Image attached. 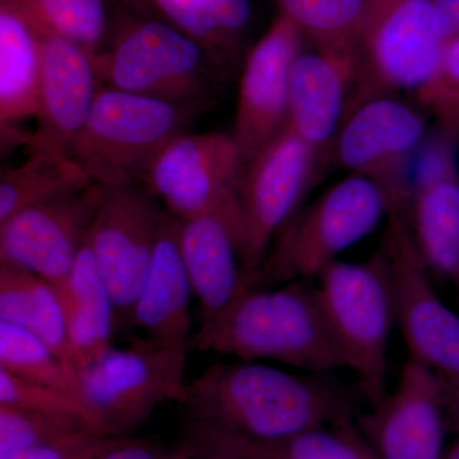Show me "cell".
I'll return each instance as SVG.
<instances>
[{"label": "cell", "instance_id": "obj_18", "mask_svg": "<svg viewBox=\"0 0 459 459\" xmlns=\"http://www.w3.org/2000/svg\"><path fill=\"white\" fill-rule=\"evenodd\" d=\"M356 50L301 51L290 78L289 122L316 156L333 146L355 86Z\"/></svg>", "mask_w": 459, "mask_h": 459}, {"label": "cell", "instance_id": "obj_23", "mask_svg": "<svg viewBox=\"0 0 459 459\" xmlns=\"http://www.w3.org/2000/svg\"><path fill=\"white\" fill-rule=\"evenodd\" d=\"M0 320L40 338L80 376L82 365L69 333L65 309L48 281L25 268L0 262Z\"/></svg>", "mask_w": 459, "mask_h": 459}, {"label": "cell", "instance_id": "obj_2", "mask_svg": "<svg viewBox=\"0 0 459 459\" xmlns=\"http://www.w3.org/2000/svg\"><path fill=\"white\" fill-rule=\"evenodd\" d=\"M190 347L316 376L346 369L313 281L243 290L212 322L201 325Z\"/></svg>", "mask_w": 459, "mask_h": 459}, {"label": "cell", "instance_id": "obj_8", "mask_svg": "<svg viewBox=\"0 0 459 459\" xmlns=\"http://www.w3.org/2000/svg\"><path fill=\"white\" fill-rule=\"evenodd\" d=\"M385 253L394 277L397 325L409 359L459 389V316L443 303L413 240L407 210L388 214Z\"/></svg>", "mask_w": 459, "mask_h": 459}, {"label": "cell", "instance_id": "obj_19", "mask_svg": "<svg viewBox=\"0 0 459 459\" xmlns=\"http://www.w3.org/2000/svg\"><path fill=\"white\" fill-rule=\"evenodd\" d=\"M241 222L238 214L214 213L180 220L181 256L208 325L232 303L243 286Z\"/></svg>", "mask_w": 459, "mask_h": 459}, {"label": "cell", "instance_id": "obj_10", "mask_svg": "<svg viewBox=\"0 0 459 459\" xmlns=\"http://www.w3.org/2000/svg\"><path fill=\"white\" fill-rule=\"evenodd\" d=\"M243 172V157L232 134L181 133L156 156L142 184L179 220L214 213L240 217Z\"/></svg>", "mask_w": 459, "mask_h": 459}, {"label": "cell", "instance_id": "obj_6", "mask_svg": "<svg viewBox=\"0 0 459 459\" xmlns=\"http://www.w3.org/2000/svg\"><path fill=\"white\" fill-rule=\"evenodd\" d=\"M190 346L135 341L111 347L80 374V397L96 433L124 437L165 402L183 403Z\"/></svg>", "mask_w": 459, "mask_h": 459}, {"label": "cell", "instance_id": "obj_20", "mask_svg": "<svg viewBox=\"0 0 459 459\" xmlns=\"http://www.w3.org/2000/svg\"><path fill=\"white\" fill-rule=\"evenodd\" d=\"M180 220L165 210L132 319L148 338L190 346L192 285L179 246Z\"/></svg>", "mask_w": 459, "mask_h": 459}, {"label": "cell", "instance_id": "obj_5", "mask_svg": "<svg viewBox=\"0 0 459 459\" xmlns=\"http://www.w3.org/2000/svg\"><path fill=\"white\" fill-rule=\"evenodd\" d=\"M320 304L342 352L371 404L386 394L388 351L397 323L391 265L385 250L368 261H337L316 279Z\"/></svg>", "mask_w": 459, "mask_h": 459}, {"label": "cell", "instance_id": "obj_38", "mask_svg": "<svg viewBox=\"0 0 459 459\" xmlns=\"http://www.w3.org/2000/svg\"><path fill=\"white\" fill-rule=\"evenodd\" d=\"M446 415L448 422L457 430V439L449 446L448 451L444 453L443 459H459V389L446 388Z\"/></svg>", "mask_w": 459, "mask_h": 459}, {"label": "cell", "instance_id": "obj_22", "mask_svg": "<svg viewBox=\"0 0 459 459\" xmlns=\"http://www.w3.org/2000/svg\"><path fill=\"white\" fill-rule=\"evenodd\" d=\"M411 231L428 271L455 279L459 262V183L442 160L421 174L409 202Z\"/></svg>", "mask_w": 459, "mask_h": 459}, {"label": "cell", "instance_id": "obj_17", "mask_svg": "<svg viewBox=\"0 0 459 459\" xmlns=\"http://www.w3.org/2000/svg\"><path fill=\"white\" fill-rule=\"evenodd\" d=\"M38 128L26 146L66 151L89 117L100 82L93 56L51 35H40Z\"/></svg>", "mask_w": 459, "mask_h": 459}, {"label": "cell", "instance_id": "obj_32", "mask_svg": "<svg viewBox=\"0 0 459 459\" xmlns=\"http://www.w3.org/2000/svg\"><path fill=\"white\" fill-rule=\"evenodd\" d=\"M282 446L289 459H377L351 419L307 431Z\"/></svg>", "mask_w": 459, "mask_h": 459}, {"label": "cell", "instance_id": "obj_31", "mask_svg": "<svg viewBox=\"0 0 459 459\" xmlns=\"http://www.w3.org/2000/svg\"><path fill=\"white\" fill-rule=\"evenodd\" d=\"M0 404L81 420L95 431L89 410L80 395L27 382L3 369H0Z\"/></svg>", "mask_w": 459, "mask_h": 459}, {"label": "cell", "instance_id": "obj_4", "mask_svg": "<svg viewBox=\"0 0 459 459\" xmlns=\"http://www.w3.org/2000/svg\"><path fill=\"white\" fill-rule=\"evenodd\" d=\"M389 212L391 201L379 183L350 175L290 221L261 267L243 280L240 291L316 280L341 253L370 235Z\"/></svg>", "mask_w": 459, "mask_h": 459}, {"label": "cell", "instance_id": "obj_28", "mask_svg": "<svg viewBox=\"0 0 459 459\" xmlns=\"http://www.w3.org/2000/svg\"><path fill=\"white\" fill-rule=\"evenodd\" d=\"M0 369L36 385L80 395V376L44 341L0 320Z\"/></svg>", "mask_w": 459, "mask_h": 459}, {"label": "cell", "instance_id": "obj_33", "mask_svg": "<svg viewBox=\"0 0 459 459\" xmlns=\"http://www.w3.org/2000/svg\"><path fill=\"white\" fill-rule=\"evenodd\" d=\"M183 451L192 459H289L282 444L253 442L192 422Z\"/></svg>", "mask_w": 459, "mask_h": 459}, {"label": "cell", "instance_id": "obj_12", "mask_svg": "<svg viewBox=\"0 0 459 459\" xmlns=\"http://www.w3.org/2000/svg\"><path fill=\"white\" fill-rule=\"evenodd\" d=\"M424 132L418 108L394 96H377L346 114L332 147L342 168L385 188L391 211L407 210L411 190L404 170Z\"/></svg>", "mask_w": 459, "mask_h": 459}, {"label": "cell", "instance_id": "obj_16", "mask_svg": "<svg viewBox=\"0 0 459 459\" xmlns=\"http://www.w3.org/2000/svg\"><path fill=\"white\" fill-rule=\"evenodd\" d=\"M301 35L294 21L282 13L247 56L232 133L244 168L289 122L290 78L301 53Z\"/></svg>", "mask_w": 459, "mask_h": 459}, {"label": "cell", "instance_id": "obj_37", "mask_svg": "<svg viewBox=\"0 0 459 459\" xmlns=\"http://www.w3.org/2000/svg\"><path fill=\"white\" fill-rule=\"evenodd\" d=\"M152 444L122 439L101 459H168Z\"/></svg>", "mask_w": 459, "mask_h": 459}, {"label": "cell", "instance_id": "obj_3", "mask_svg": "<svg viewBox=\"0 0 459 459\" xmlns=\"http://www.w3.org/2000/svg\"><path fill=\"white\" fill-rule=\"evenodd\" d=\"M197 104L100 89L66 152L104 188L141 184L169 142L186 133Z\"/></svg>", "mask_w": 459, "mask_h": 459}, {"label": "cell", "instance_id": "obj_21", "mask_svg": "<svg viewBox=\"0 0 459 459\" xmlns=\"http://www.w3.org/2000/svg\"><path fill=\"white\" fill-rule=\"evenodd\" d=\"M41 77L40 35L0 3V131L3 143H23L21 124L36 119Z\"/></svg>", "mask_w": 459, "mask_h": 459}, {"label": "cell", "instance_id": "obj_35", "mask_svg": "<svg viewBox=\"0 0 459 459\" xmlns=\"http://www.w3.org/2000/svg\"><path fill=\"white\" fill-rule=\"evenodd\" d=\"M455 92H459V36L446 42L437 72L415 96L427 107L437 108Z\"/></svg>", "mask_w": 459, "mask_h": 459}, {"label": "cell", "instance_id": "obj_14", "mask_svg": "<svg viewBox=\"0 0 459 459\" xmlns=\"http://www.w3.org/2000/svg\"><path fill=\"white\" fill-rule=\"evenodd\" d=\"M104 193V186L93 183L0 223V262L33 272L54 290L63 289Z\"/></svg>", "mask_w": 459, "mask_h": 459}, {"label": "cell", "instance_id": "obj_30", "mask_svg": "<svg viewBox=\"0 0 459 459\" xmlns=\"http://www.w3.org/2000/svg\"><path fill=\"white\" fill-rule=\"evenodd\" d=\"M82 430L93 431L81 420L0 404V455L27 451Z\"/></svg>", "mask_w": 459, "mask_h": 459}, {"label": "cell", "instance_id": "obj_13", "mask_svg": "<svg viewBox=\"0 0 459 459\" xmlns=\"http://www.w3.org/2000/svg\"><path fill=\"white\" fill-rule=\"evenodd\" d=\"M165 210L142 184L105 188L89 238L115 307L132 318Z\"/></svg>", "mask_w": 459, "mask_h": 459}, {"label": "cell", "instance_id": "obj_27", "mask_svg": "<svg viewBox=\"0 0 459 459\" xmlns=\"http://www.w3.org/2000/svg\"><path fill=\"white\" fill-rule=\"evenodd\" d=\"M377 0H279L283 14L318 48L356 50Z\"/></svg>", "mask_w": 459, "mask_h": 459}, {"label": "cell", "instance_id": "obj_39", "mask_svg": "<svg viewBox=\"0 0 459 459\" xmlns=\"http://www.w3.org/2000/svg\"><path fill=\"white\" fill-rule=\"evenodd\" d=\"M168 459H192L186 455V452L181 449L180 452L175 453V455H169Z\"/></svg>", "mask_w": 459, "mask_h": 459}, {"label": "cell", "instance_id": "obj_29", "mask_svg": "<svg viewBox=\"0 0 459 459\" xmlns=\"http://www.w3.org/2000/svg\"><path fill=\"white\" fill-rule=\"evenodd\" d=\"M159 8L202 47H222L249 22V0H155Z\"/></svg>", "mask_w": 459, "mask_h": 459}, {"label": "cell", "instance_id": "obj_11", "mask_svg": "<svg viewBox=\"0 0 459 459\" xmlns=\"http://www.w3.org/2000/svg\"><path fill=\"white\" fill-rule=\"evenodd\" d=\"M316 151L289 126L244 168L238 189L244 279L261 267L313 178Z\"/></svg>", "mask_w": 459, "mask_h": 459}, {"label": "cell", "instance_id": "obj_34", "mask_svg": "<svg viewBox=\"0 0 459 459\" xmlns=\"http://www.w3.org/2000/svg\"><path fill=\"white\" fill-rule=\"evenodd\" d=\"M122 439L82 430L0 459H101Z\"/></svg>", "mask_w": 459, "mask_h": 459}, {"label": "cell", "instance_id": "obj_7", "mask_svg": "<svg viewBox=\"0 0 459 459\" xmlns=\"http://www.w3.org/2000/svg\"><path fill=\"white\" fill-rule=\"evenodd\" d=\"M444 45L431 0H377L356 45L358 71L347 113L365 100L421 89L437 72Z\"/></svg>", "mask_w": 459, "mask_h": 459}, {"label": "cell", "instance_id": "obj_9", "mask_svg": "<svg viewBox=\"0 0 459 459\" xmlns=\"http://www.w3.org/2000/svg\"><path fill=\"white\" fill-rule=\"evenodd\" d=\"M202 45L161 22L131 27L113 49L93 56L105 87L180 102L198 104L210 91Z\"/></svg>", "mask_w": 459, "mask_h": 459}, {"label": "cell", "instance_id": "obj_26", "mask_svg": "<svg viewBox=\"0 0 459 459\" xmlns=\"http://www.w3.org/2000/svg\"><path fill=\"white\" fill-rule=\"evenodd\" d=\"M21 14L39 35H51L74 42L91 56L107 29L104 0H0Z\"/></svg>", "mask_w": 459, "mask_h": 459}, {"label": "cell", "instance_id": "obj_40", "mask_svg": "<svg viewBox=\"0 0 459 459\" xmlns=\"http://www.w3.org/2000/svg\"><path fill=\"white\" fill-rule=\"evenodd\" d=\"M455 280L457 281L458 291H459V262H458L457 272H455Z\"/></svg>", "mask_w": 459, "mask_h": 459}, {"label": "cell", "instance_id": "obj_24", "mask_svg": "<svg viewBox=\"0 0 459 459\" xmlns=\"http://www.w3.org/2000/svg\"><path fill=\"white\" fill-rule=\"evenodd\" d=\"M56 292L65 309L82 373L113 347L111 337L117 310L110 290L93 258L89 235L75 259L68 283Z\"/></svg>", "mask_w": 459, "mask_h": 459}, {"label": "cell", "instance_id": "obj_1", "mask_svg": "<svg viewBox=\"0 0 459 459\" xmlns=\"http://www.w3.org/2000/svg\"><path fill=\"white\" fill-rule=\"evenodd\" d=\"M316 374L301 376L258 361L214 364L186 386L192 424L253 442L285 444L351 419L342 389Z\"/></svg>", "mask_w": 459, "mask_h": 459}, {"label": "cell", "instance_id": "obj_36", "mask_svg": "<svg viewBox=\"0 0 459 459\" xmlns=\"http://www.w3.org/2000/svg\"><path fill=\"white\" fill-rule=\"evenodd\" d=\"M434 26L444 42L459 36V0H431Z\"/></svg>", "mask_w": 459, "mask_h": 459}, {"label": "cell", "instance_id": "obj_25", "mask_svg": "<svg viewBox=\"0 0 459 459\" xmlns=\"http://www.w3.org/2000/svg\"><path fill=\"white\" fill-rule=\"evenodd\" d=\"M93 184L66 151L33 148L0 178V223L14 214Z\"/></svg>", "mask_w": 459, "mask_h": 459}, {"label": "cell", "instance_id": "obj_15", "mask_svg": "<svg viewBox=\"0 0 459 459\" xmlns=\"http://www.w3.org/2000/svg\"><path fill=\"white\" fill-rule=\"evenodd\" d=\"M446 424L442 377L411 359L394 391L358 420L359 431L377 459H443Z\"/></svg>", "mask_w": 459, "mask_h": 459}]
</instances>
